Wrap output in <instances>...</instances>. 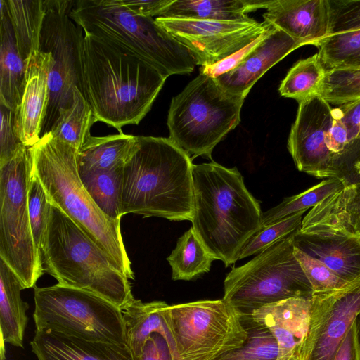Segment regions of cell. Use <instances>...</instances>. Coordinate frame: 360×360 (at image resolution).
<instances>
[{
    "mask_svg": "<svg viewBox=\"0 0 360 360\" xmlns=\"http://www.w3.org/2000/svg\"><path fill=\"white\" fill-rule=\"evenodd\" d=\"M167 77L131 53L96 37L84 34L78 68V89L92 109L95 122L122 133L139 124Z\"/></svg>",
    "mask_w": 360,
    "mask_h": 360,
    "instance_id": "cell-1",
    "label": "cell"
},
{
    "mask_svg": "<svg viewBox=\"0 0 360 360\" xmlns=\"http://www.w3.org/2000/svg\"><path fill=\"white\" fill-rule=\"evenodd\" d=\"M193 182L192 228L214 259L228 267L261 228L259 202L236 167L213 161L193 165Z\"/></svg>",
    "mask_w": 360,
    "mask_h": 360,
    "instance_id": "cell-2",
    "label": "cell"
},
{
    "mask_svg": "<svg viewBox=\"0 0 360 360\" xmlns=\"http://www.w3.org/2000/svg\"><path fill=\"white\" fill-rule=\"evenodd\" d=\"M193 167L191 157L169 138L138 136V147L122 171V217L191 221Z\"/></svg>",
    "mask_w": 360,
    "mask_h": 360,
    "instance_id": "cell-3",
    "label": "cell"
},
{
    "mask_svg": "<svg viewBox=\"0 0 360 360\" xmlns=\"http://www.w3.org/2000/svg\"><path fill=\"white\" fill-rule=\"evenodd\" d=\"M32 172L42 184L49 200L72 219L117 265L134 279L130 259L115 221L98 207L80 179L78 150L47 133L30 147Z\"/></svg>",
    "mask_w": 360,
    "mask_h": 360,
    "instance_id": "cell-4",
    "label": "cell"
},
{
    "mask_svg": "<svg viewBox=\"0 0 360 360\" xmlns=\"http://www.w3.org/2000/svg\"><path fill=\"white\" fill-rule=\"evenodd\" d=\"M41 261L44 271L55 278L58 284L96 295L122 310L136 300L129 278L52 203Z\"/></svg>",
    "mask_w": 360,
    "mask_h": 360,
    "instance_id": "cell-5",
    "label": "cell"
},
{
    "mask_svg": "<svg viewBox=\"0 0 360 360\" xmlns=\"http://www.w3.org/2000/svg\"><path fill=\"white\" fill-rule=\"evenodd\" d=\"M70 18L84 32L135 55L165 77L189 74L197 65L190 51L157 24L120 0L75 1Z\"/></svg>",
    "mask_w": 360,
    "mask_h": 360,
    "instance_id": "cell-6",
    "label": "cell"
},
{
    "mask_svg": "<svg viewBox=\"0 0 360 360\" xmlns=\"http://www.w3.org/2000/svg\"><path fill=\"white\" fill-rule=\"evenodd\" d=\"M245 97L226 91L200 73L175 96L167 116L169 139L193 160L211 158L214 147L239 124Z\"/></svg>",
    "mask_w": 360,
    "mask_h": 360,
    "instance_id": "cell-7",
    "label": "cell"
},
{
    "mask_svg": "<svg viewBox=\"0 0 360 360\" xmlns=\"http://www.w3.org/2000/svg\"><path fill=\"white\" fill-rule=\"evenodd\" d=\"M294 233L227 274L222 300L243 316L278 301L312 296L311 284L294 255Z\"/></svg>",
    "mask_w": 360,
    "mask_h": 360,
    "instance_id": "cell-8",
    "label": "cell"
},
{
    "mask_svg": "<svg viewBox=\"0 0 360 360\" xmlns=\"http://www.w3.org/2000/svg\"><path fill=\"white\" fill-rule=\"evenodd\" d=\"M34 288L36 330L91 342L127 344L122 311L107 300L58 283Z\"/></svg>",
    "mask_w": 360,
    "mask_h": 360,
    "instance_id": "cell-9",
    "label": "cell"
},
{
    "mask_svg": "<svg viewBox=\"0 0 360 360\" xmlns=\"http://www.w3.org/2000/svg\"><path fill=\"white\" fill-rule=\"evenodd\" d=\"M162 315L177 360H216L248 336L242 314L223 300L166 304Z\"/></svg>",
    "mask_w": 360,
    "mask_h": 360,
    "instance_id": "cell-10",
    "label": "cell"
},
{
    "mask_svg": "<svg viewBox=\"0 0 360 360\" xmlns=\"http://www.w3.org/2000/svg\"><path fill=\"white\" fill-rule=\"evenodd\" d=\"M31 172L30 148L25 146L0 165V259L15 274L24 289L34 288L44 272L28 211Z\"/></svg>",
    "mask_w": 360,
    "mask_h": 360,
    "instance_id": "cell-11",
    "label": "cell"
},
{
    "mask_svg": "<svg viewBox=\"0 0 360 360\" xmlns=\"http://www.w3.org/2000/svg\"><path fill=\"white\" fill-rule=\"evenodd\" d=\"M44 1L46 13L39 51L51 54L53 66L49 76V100L41 136L51 131L59 110L72 103L74 91L79 86V50L84 37L82 29L70 16L75 1Z\"/></svg>",
    "mask_w": 360,
    "mask_h": 360,
    "instance_id": "cell-12",
    "label": "cell"
},
{
    "mask_svg": "<svg viewBox=\"0 0 360 360\" xmlns=\"http://www.w3.org/2000/svg\"><path fill=\"white\" fill-rule=\"evenodd\" d=\"M158 25L185 46L196 64L211 66L250 44L271 25L250 18L243 21H219L158 17Z\"/></svg>",
    "mask_w": 360,
    "mask_h": 360,
    "instance_id": "cell-13",
    "label": "cell"
},
{
    "mask_svg": "<svg viewBox=\"0 0 360 360\" xmlns=\"http://www.w3.org/2000/svg\"><path fill=\"white\" fill-rule=\"evenodd\" d=\"M333 108L319 94L299 103L288 149L300 172L318 179L342 178L338 159L328 149L326 134Z\"/></svg>",
    "mask_w": 360,
    "mask_h": 360,
    "instance_id": "cell-14",
    "label": "cell"
},
{
    "mask_svg": "<svg viewBox=\"0 0 360 360\" xmlns=\"http://www.w3.org/2000/svg\"><path fill=\"white\" fill-rule=\"evenodd\" d=\"M360 312V279L345 287L313 293L302 360H333Z\"/></svg>",
    "mask_w": 360,
    "mask_h": 360,
    "instance_id": "cell-15",
    "label": "cell"
},
{
    "mask_svg": "<svg viewBox=\"0 0 360 360\" xmlns=\"http://www.w3.org/2000/svg\"><path fill=\"white\" fill-rule=\"evenodd\" d=\"M302 46L300 41L271 25L252 43L234 68L214 79L226 91L246 97L267 70Z\"/></svg>",
    "mask_w": 360,
    "mask_h": 360,
    "instance_id": "cell-16",
    "label": "cell"
},
{
    "mask_svg": "<svg viewBox=\"0 0 360 360\" xmlns=\"http://www.w3.org/2000/svg\"><path fill=\"white\" fill-rule=\"evenodd\" d=\"M311 297H291L262 307L250 316L276 340L277 360H302L311 316Z\"/></svg>",
    "mask_w": 360,
    "mask_h": 360,
    "instance_id": "cell-17",
    "label": "cell"
},
{
    "mask_svg": "<svg viewBox=\"0 0 360 360\" xmlns=\"http://www.w3.org/2000/svg\"><path fill=\"white\" fill-rule=\"evenodd\" d=\"M292 243L346 282L360 279V236L327 227L300 228Z\"/></svg>",
    "mask_w": 360,
    "mask_h": 360,
    "instance_id": "cell-18",
    "label": "cell"
},
{
    "mask_svg": "<svg viewBox=\"0 0 360 360\" xmlns=\"http://www.w3.org/2000/svg\"><path fill=\"white\" fill-rule=\"evenodd\" d=\"M50 53L38 51L25 60V84L20 106L13 113L14 129L22 143L32 147L41 139L49 100Z\"/></svg>",
    "mask_w": 360,
    "mask_h": 360,
    "instance_id": "cell-19",
    "label": "cell"
},
{
    "mask_svg": "<svg viewBox=\"0 0 360 360\" xmlns=\"http://www.w3.org/2000/svg\"><path fill=\"white\" fill-rule=\"evenodd\" d=\"M264 21L304 45L328 36L327 0H266Z\"/></svg>",
    "mask_w": 360,
    "mask_h": 360,
    "instance_id": "cell-20",
    "label": "cell"
},
{
    "mask_svg": "<svg viewBox=\"0 0 360 360\" xmlns=\"http://www.w3.org/2000/svg\"><path fill=\"white\" fill-rule=\"evenodd\" d=\"M38 360H134L127 344L91 342L36 330L30 342Z\"/></svg>",
    "mask_w": 360,
    "mask_h": 360,
    "instance_id": "cell-21",
    "label": "cell"
},
{
    "mask_svg": "<svg viewBox=\"0 0 360 360\" xmlns=\"http://www.w3.org/2000/svg\"><path fill=\"white\" fill-rule=\"evenodd\" d=\"M308 227H327L360 236V181H346L310 209L300 226Z\"/></svg>",
    "mask_w": 360,
    "mask_h": 360,
    "instance_id": "cell-22",
    "label": "cell"
},
{
    "mask_svg": "<svg viewBox=\"0 0 360 360\" xmlns=\"http://www.w3.org/2000/svg\"><path fill=\"white\" fill-rule=\"evenodd\" d=\"M0 104L13 113L20 105L25 84V61L17 48L5 0H0Z\"/></svg>",
    "mask_w": 360,
    "mask_h": 360,
    "instance_id": "cell-23",
    "label": "cell"
},
{
    "mask_svg": "<svg viewBox=\"0 0 360 360\" xmlns=\"http://www.w3.org/2000/svg\"><path fill=\"white\" fill-rule=\"evenodd\" d=\"M138 147V136L123 132L91 136L78 150L79 172L123 169Z\"/></svg>",
    "mask_w": 360,
    "mask_h": 360,
    "instance_id": "cell-24",
    "label": "cell"
},
{
    "mask_svg": "<svg viewBox=\"0 0 360 360\" xmlns=\"http://www.w3.org/2000/svg\"><path fill=\"white\" fill-rule=\"evenodd\" d=\"M23 286L8 264L0 259L1 341L23 347V338L28 318L27 302L20 297Z\"/></svg>",
    "mask_w": 360,
    "mask_h": 360,
    "instance_id": "cell-25",
    "label": "cell"
},
{
    "mask_svg": "<svg viewBox=\"0 0 360 360\" xmlns=\"http://www.w3.org/2000/svg\"><path fill=\"white\" fill-rule=\"evenodd\" d=\"M264 0H173L160 17L219 21H243L248 13L264 8Z\"/></svg>",
    "mask_w": 360,
    "mask_h": 360,
    "instance_id": "cell-26",
    "label": "cell"
},
{
    "mask_svg": "<svg viewBox=\"0 0 360 360\" xmlns=\"http://www.w3.org/2000/svg\"><path fill=\"white\" fill-rule=\"evenodd\" d=\"M166 304L163 301L143 302L135 300L122 310L127 345L133 356L139 354L144 342L151 334L158 333L167 342L172 360H177L174 342L162 315V309Z\"/></svg>",
    "mask_w": 360,
    "mask_h": 360,
    "instance_id": "cell-27",
    "label": "cell"
},
{
    "mask_svg": "<svg viewBox=\"0 0 360 360\" xmlns=\"http://www.w3.org/2000/svg\"><path fill=\"white\" fill-rule=\"evenodd\" d=\"M19 53L25 61L39 51L46 10L44 0H6Z\"/></svg>",
    "mask_w": 360,
    "mask_h": 360,
    "instance_id": "cell-28",
    "label": "cell"
},
{
    "mask_svg": "<svg viewBox=\"0 0 360 360\" xmlns=\"http://www.w3.org/2000/svg\"><path fill=\"white\" fill-rule=\"evenodd\" d=\"M94 123L91 108L76 87L72 103L69 107L59 110L50 133L53 137L79 150L91 136L90 130Z\"/></svg>",
    "mask_w": 360,
    "mask_h": 360,
    "instance_id": "cell-29",
    "label": "cell"
},
{
    "mask_svg": "<svg viewBox=\"0 0 360 360\" xmlns=\"http://www.w3.org/2000/svg\"><path fill=\"white\" fill-rule=\"evenodd\" d=\"M172 268V279L190 281L210 271L215 260L191 227L177 240L167 258Z\"/></svg>",
    "mask_w": 360,
    "mask_h": 360,
    "instance_id": "cell-30",
    "label": "cell"
},
{
    "mask_svg": "<svg viewBox=\"0 0 360 360\" xmlns=\"http://www.w3.org/2000/svg\"><path fill=\"white\" fill-rule=\"evenodd\" d=\"M122 171L79 172L83 185L98 207L108 217L120 221Z\"/></svg>",
    "mask_w": 360,
    "mask_h": 360,
    "instance_id": "cell-31",
    "label": "cell"
},
{
    "mask_svg": "<svg viewBox=\"0 0 360 360\" xmlns=\"http://www.w3.org/2000/svg\"><path fill=\"white\" fill-rule=\"evenodd\" d=\"M326 70L318 53L298 60L281 82L280 94L299 103L317 94Z\"/></svg>",
    "mask_w": 360,
    "mask_h": 360,
    "instance_id": "cell-32",
    "label": "cell"
},
{
    "mask_svg": "<svg viewBox=\"0 0 360 360\" xmlns=\"http://www.w3.org/2000/svg\"><path fill=\"white\" fill-rule=\"evenodd\" d=\"M345 182L346 180L341 178L326 179L299 194L284 198L278 205L262 212L261 228L295 213L311 209L340 189Z\"/></svg>",
    "mask_w": 360,
    "mask_h": 360,
    "instance_id": "cell-33",
    "label": "cell"
},
{
    "mask_svg": "<svg viewBox=\"0 0 360 360\" xmlns=\"http://www.w3.org/2000/svg\"><path fill=\"white\" fill-rule=\"evenodd\" d=\"M327 70L357 68L360 63V30L332 34L311 44Z\"/></svg>",
    "mask_w": 360,
    "mask_h": 360,
    "instance_id": "cell-34",
    "label": "cell"
},
{
    "mask_svg": "<svg viewBox=\"0 0 360 360\" xmlns=\"http://www.w3.org/2000/svg\"><path fill=\"white\" fill-rule=\"evenodd\" d=\"M317 94L339 105L360 99V67L327 70Z\"/></svg>",
    "mask_w": 360,
    "mask_h": 360,
    "instance_id": "cell-35",
    "label": "cell"
},
{
    "mask_svg": "<svg viewBox=\"0 0 360 360\" xmlns=\"http://www.w3.org/2000/svg\"><path fill=\"white\" fill-rule=\"evenodd\" d=\"M305 212H300L262 227L246 243L238 259L257 255L300 229Z\"/></svg>",
    "mask_w": 360,
    "mask_h": 360,
    "instance_id": "cell-36",
    "label": "cell"
},
{
    "mask_svg": "<svg viewBox=\"0 0 360 360\" xmlns=\"http://www.w3.org/2000/svg\"><path fill=\"white\" fill-rule=\"evenodd\" d=\"M27 205L34 243L41 256L50 219L51 202L39 179L32 172L28 185Z\"/></svg>",
    "mask_w": 360,
    "mask_h": 360,
    "instance_id": "cell-37",
    "label": "cell"
},
{
    "mask_svg": "<svg viewBox=\"0 0 360 360\" xmlns=\"http://www.w3.org/2000/svg\"><path fill=\"white\" fill-rule=\"evenodd\" d=\"M278 356L275 338L266 328L257 326L248 330V338L241 347L216 360H277Z\"/></svg>",
    "mask_w": 360,
    "mask_h": 360,
    "instance_id": "cell-38",
    "label": "cell"
},
{
    "mask_svg": "<svg viewBox=\"0 0 360 360\" xmlns=\"http://www.w3.org/2000/svg\"><path fill=\"white\" fill-rule=\"evenodd\" d=\"M294 255L313 290V293L342 288L348 283L322 262L293 246Z\"/></svg>",
    "mask_w": 360,
    "mask_h": 360,
    "instance_id": "cell-39",
    "label": "cell"
},
{
    "mask_svg": "<svg viewBox=\"0 0 360 360\" xmlns=\"http://www.w3.org/2000/svg\"><path fill=\"white\" fill-rule=\"evenodd\" d=\"M328 36L360 30V0H327Z\"/></svg>",
    "mask_w": 360,
    "mask_h": 360,
    "instance_id": "cell-40",
    "label": "cell"
},
{
    "mask_svg": "<svg viewBox=\"0 0 360 360\" xmlns=\"http://www.w3.org/2000/svg\"><path fill=\"white\" fill-rule=\"evenodd\" d=\"M0 165L12 158L24 146L17 136L13 124V112L0 104Z\"/></svg>",
    "mask_w": 360,
    "mask_h": 360,
    "instance_id": "cell-41",
    "label": "cell"
},
{
    "mask_svg": "<svg viewBox=\"0 0 360 360\" xmlns=\"http://www.w3.org/2000/svg\"><path fill=\"white\" fill-rule=\"evenodd\" d=\"M328 149L338 159L342 158L354 144H352L347 128L342 120L340 109H333V120L326 134Z\"/></svg>",
    "mask_w": 360,
    "mask_h": 360,
    "instance_id": "cell-42",
    "label": "cell"
},
{
    "mask_svg": "<svg viewBox=\"0 0 360 360\" xmlns=\"http://www.w3.org/2000/svg\"><path fill=\"white\" fill-rule=\"evenodd\" d=\"M134 360H172L167 342L158 333L151 334L144 342Z\"/></svg>",
    "mask_w": 360,
    "mask_h": 360,
    "instance_id": "cell-43",
    "label": "cell"
},
{
    "mask_svg": "<svg viewBox=\"0 0 360 360\" xmlns=\"http://www.w3.org/2000/svg\"><path fill=\"white\" fill-rule=\"evenodd\" d=\"M121 3L134 13L143 16L160 17L173 0H120Z\"/></svg>",
    "mask_w": 360,
    "mask_h": 360,
    "instance_id": "cell-44",
    "label": "cell"
},
{
    "mask_svg": "<svg viewBox=\"0 0 360 360\" xmlns=\"http://www.w3.org/2000/svg\"><path fill=\"white\" fill-rule=\"evenodd\" d=\"M338 108L347 128L350 142L353 145L360 139V99L341 105Z\"/></svg>",
    "mask_w": 360,
    "mask_h": 360,
    "instance_id": "cell-45",
    "label": "cell"
},
{
    "mask_svg": "<svg viewBox=\"0 0 360 360\" xmlns=\"http://www.w3.org/2000/svg\"><path fill=\"white\" fill-rule=\"evenodd\" d=\"M333 360H360L355 321L339 345Z\"/></svg>",
    "mask_w": 360,
    "mask_h": 360,
    "instance_id": "cell-46",
    "label": "cell"
},
{
    "mask_svg": "<svg viewBox=\"0 0 360 360\" xmlns=\"http://www.w3.org/2000/svg\"><path fill=\"white\" fill-rule=\"evenodd\" d=\"M359 147V149L356 150V155H354L353 160L350 164L349 170L355 177V179L351 182L360 181V146Z\"/></svg>",
    "mask_w": 360,
    "mask_h": 360,
    "instance_id": "cell-47",
    "label": "cell"
},
{
    "mask_svg": "<svg viewBox=\"0 0 360 360\" xmlns=\"http://www.w3.org/2000/svg\"><path fill=\"white\" fill-rule=\"evenodd\" d=\"M355 326H356V336H357L359 356H360V312L359 313V314L357 315V316L356 318Z\"/></svg>",
    "mask_w": 360,
    "mask_h": 360,
    "instance_id": "cell-48",
    "label": "cell"
},
{
    "mask_svg": "<svg viewBox=\"0 0 360 360\" xmlns=\"http://www.w3.org/2000/svg\"><path fill=\"white\" fill-rule=\"evenodd\" d=\"M359 67H360V63H359V66L357 68H359Z\"/></svg>",
    "mask_w": 360,
    "mask_h": 360,
    "instance_id": "cell-49",
    "label": "cell"
},
{
    "mask_svg": "<svg viewBox=\"0 0 360 360\" xmlns=\"http://www.w3.org/2000/svg\"><path fill=\"white\" fill-rule=\"evenodd\" d=\"M359 134H360V124H359Z\"/></svg>",
    "mask_w": 360,
    "mask_h": 360,
    "instance_id": "cell-50",
    "label": "cell"
}]
</instances>
